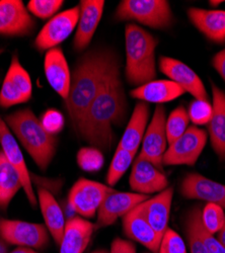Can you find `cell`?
<instances>
[{"label":"cell","mask_w":225,"mask_h":253,"mask_svg":"<svg viewBox=\"0 0 225 253\" xmlns=\"http://www.w3.org/2000/svg\"><path fill=\"white\" fill-rule=\"evenodd\" d=\"M0 146H1V151L4 156L18 172L20 179H22L23 189L29 203L33 208H36L38 205V199L24 154L19 148L16 138H14L12 132L1 117H0Z\"/></svg>","instance_id":"7c38bea8"},{"label":"cell","mask_w":225,"mask_h":253,"mask_svg":"<svg viewBox=\"0 0 225 253\" xmlns=\"http://www.w3.org/2000/svg\"><path fill=\"white\" fill-rule=\"evenodd\" d=\"M212 6H217V5H219L220 3H222V1H210L209 2Z\"/></svg>","instance_id":"7bdbcfd3"},{"label":"cell","mask_w":225,"mask_h":253,"mask_svg":"<svg viewBox=\"0 0 225 253\" xmlns=\"http://www.w3.org/2000/svg\"><path fill=\"white\" fill-rule=\"evenodd\" d=\"M158 253H188L185 241L171 228L165 232L159 245Z\"/></svg>","instance_id":"d590c367"},{"label":"cell","mask_w":225,"mask_h":253,"mask_svg":"<svg viewBox=\"0 0 225 253\" xmlns=\"http://www.w3.org/2000/svg\"><path fill=\"white\" fill-rule=\"evenodd\" d=\"M187 112L190 121L195 126L208 125L213 113L212 102L204 99H194L191 101Z\"/></svg>","instance_id":"836d02e7"},{"label":"cell","mask_w":225,"mask_h":253,"mask_svg":"<svg viewBox=\"0 0 225 253\" xmlns=\"http://www.w3.org/2000/svg\"><path fill=\"white\" fill-rule=\"evenodd\" d=\"M201 215L202 208L196 206L188 211L183 219V230H185L190 253H208L198 229V220Z\"/></svg>","instance_id":"f1b7e54d"},{"label":"cell","mask_w":225,"mask_h":253,"mask_svg":"<svg viewBox=\"0 0 225 253\" xmlns=\"http://www.w3.org/2000/svg\"><path fill=\"white\" fill-rule=\"evenodd\" d=\"M62 0H31L28 3V10L41 19L52 18L63 5Z\"/></svg>","instance_id":"e575fe53"},{"label":"cell","mask_w":225,"mask_h":253,"mask_svg":"<svg viewBox=\"0 0 225 253\" xmlns=\"http://www.w3.org/2000/svg\"><path fill=\"white\" fill-rule=\"evenodd\" d=\"M129 185L133 193L148 196L165 191L169 187V180L165 172L151 162L137 156L132 165Z\"/></svg>","instance_id":"2e32d148"},{"label":"cell","mask_w":225,"mask_h":253,"mask_svg":"<svg viewBox=\"0 0 225 253\" xmlns=\"http://www.w3.org/2000/svg\"><path fill=\"white\" fill-rule=\"evenodd\" d=\"M189 123L190 119L188 112L182 105H180V107L175 109L171 113L169 118H167L166 122L168 143H173L185 133L189 128Z\"/></svg>","instance_id":"4dcf8cb0"},{"label":"cell","mask_w":225,"mask_h":253,"mask_svg":"<svg viewBox=\"0 0 225 253\" xmlns=\"http://www.w3.org/2000/svg\"><path fill=\"white\" fill-rule=\"evenodd\" d=\"M44 224L0 218V238L7 244L32 249H43L50 242Z\"/></svg>","instance_id":"52a82bcc"},{"label":"cell","mask_w":225,"mask_h":253,"mask_svg":"<svg viewBox=\"0 0 225 253\" xmlns=\"http://www.w3.org/2000/svg\"><path fill=\"white\" fill-rule=\"evenodd\" d=\"M110 253H136V247L129 240L116 238L111 244Z\"/></svg>","instance_id":"f35d334b"},{"label":"cell","mask_w":225,"mask_h":253,"mask_svg":"<svg viewBox=\"0 0 225 253\" xmlns=\"http://www.w3.org/2000/svg\"><path fill=\"white\" fill-rule=\"evenodd\" d=\"M35 28V19L23 1L0 0V36L26 37Z\"/></svg>","instance_id":"4fadbf2b"},{"label":"cell","mask_w":225,"mask_h":253,"mask_svg":"<svg viewBox=\"0 0 225 253\" xmlns=\"http://www.w3.org/2000/svg\"><path fill=\"white\" fill-rule=\"evenodd\" d=\"M167 113L162 104H157L153 117L147 126L144 137L141 143L139 157L151 162L159 170L163 171V155L168 147V138L166 132Z\"/></svg>","instance_id":"30bf717a"},{"label":"cell","mask_w":225,"mask_h":253,"mask_svg":"<svg viewBox=\"0 0 225 253\" xmlns=\"http://www.w3.org/2000/svg\"><path fill=\"white\" fill-rule=\"evenodd\" d=\"M3 120L36 165L45 171L56 154L57 137L44 128L29 108L13 112Z\"/></svg>","instance_id":"3957f363"},{"label":"cell","mask_w":225,"mask_h":253,"mask_svg":"<svg viewBox=\"0 0 225 253\" xmlns=\"http://www.w3.org/2000/svg\"><path fill=\"white\" fill-rule=\"evenodd\" d=\"M79 19V5L57 13L40 31L34 45L39 52L57 48L75 30Z\"/></svg>","instance_id":"8fae6325"},{"label":"cell","mask_w":225,"mask_h":253,"mask_svg":"<svg viewBox=\"0 0 225 253\" xmlns=\"http://www.w3.org/2000/svg\"><path fill=\"white\" fill-rule=\"evenodd\" d=\"M76 161L81 169L87 172H96L104 166L105 158L100 150L94 147H83L76 155Z\"/></svg>","instance_id":"1f68e13d"},{"label":"cell","mask_w":225,"mask_h":253,"mask_svg":"<svg viewBox=\"0 0 225 253\" xmlns=\"http://www.w3.org/2000/svg\"><path fill=\"white\" fill-rule=\"evenodd\" d=\"M180 194L185 199L205 201L225 209V185L197 172L182 178Z\"/></svg>","instance_id":"e0dca14e"},{"label":"cell","mask_w":225,"mask_h":253,"mask_svg":"<svg viewBox=\"0 0 225 253\" xmlns=\"http://www.w3.org/2000/svg\"><path fill=\"white\" fill-rule=\"evenodd\" d=\"M198 229L200 232L201 238L204 244H205V247L208 253H225V247L218 241L216 237H214V235L209 233V232L205 229V227L203 226L202 215L198 220Z\"/></svg>","instance_id":"74e56055"},{"label":"cell","mask_w":225,"mask_h":253,"mask_svg":"<svg viewBox=\"0 0 225 253\" xmlns=\"http://www.w3.org/2000/svg\"><path fill=\"white\" fill-rule=\"evenodd\" d=\"M2 52H3V50H2V49H0V54H1Z\"/></svg>","instance_id":"f6af8a7d"},{"label":"cell","mask_w":225,"mask_h":253,"mask_svg":"<svg viewBox=\"0 0 225 253\" xmlns=\"http://www.w3.org/2000/svg\"><path fill=\"white\" fill-rule=\"evenodd\" d=\"M103 0H81L79 2V19L73 40V48L77 52L85 51L90 44L103 16Z\"/></svg>","instance_id":"ac0fdd59"},{"label":"cell","mask_w":225,"mask_h":253,"mask_svg":"<svg viewBox=\"0 0 225 253\" xmlns=\"http://www.w3.org/2000/svg\"><path fill=\"white\" fill-rule=\"evenodd\" d=\"M148 196L137 193H123L116 189L109 194L100 205L96 214V229L113 225L118 219L130 213L138 205L146 201Z\"/></svg>","instance_id":"9a60e30c"},{"label":"cell","mask_w":225,"mask_h":253,"mask_svg":"<svg viewBox=\"0 0 225 253\" xmlns=\"http://www.w3.org/2000/svg\"><path fill=\"white\" fill-rule=\"evenodd\" d=\"M211 63L213 68L225 81V48L213 56Z\"/></svg>","instance_id":"ab89813d"},{"label":"cell","mask_w":225,"mask_h":253,"mask_svg":"<svg viewBox=\"0 0 225 253\" xmlns=\"http://www.w3.org/2000/svg\"><path fill=\"white\" fill-rule=\"evenodd\" d=\"M183 93H186L185 90L171 80H153L134 88L130 94L139 101L162 104L177 99Z\"/></svg>","instance_id":"4316f807"},{"label":"cell","mask_w":225,"mask_h":253,"mask_svg":"<svg viewBox=\"0 0 225 253\" xmlns=\"http://www.w3.org/2000/svg\"><path fill=\"white\" fill-rule=\"evenodd\" d=\"M157 40L146 30L134 24L125 28V76L130 85L139 87L155 80V50Z\"/></svg>","instance_id":"277c9868"},{"label":"cell","mask_w":225,"mask_h":253,"mask_svg":"<svg viewBox=\"0 0 225 253\" xmlns=\"http://www.w3.org/2000/svg\"><path fill=\"white\" fill-rule=\"evenodd\" d=\"M41 124L43 125L44 128L52 135L60 133L64 128L65 120L63 115L56 110H49L47 111L42 119L40 120Z\"/></svg>","instance_id":"8d00e7d4"},{"label":"cell","mask_w":225,"mask_h":253,"mask_svg":"<svg viewBox=\"0 0 225 253\" xmlns=\"http://www.w3.org/2000/svg\"><path fill=\"white\" fill-rule=\"evenodd\" d=\"M44 71L50 86L65 101L69 95L71 72L66 57L60 48H54L46 53Z\"/></svg>","instance_id":"d6986e66"},{"label":"cell","mask_w":225,"mask_h":253,"mask_svg":"<svg viewBox=\"0 0 225 253\" xmlns=\"http://www.w3.org/2000/svg\"><path fill=\"white\" fill-rule=\"evenodd\" d=\"M37 199L45 221V226L54 242L59 246L66 224L63 211L54 196L44 187L38 188Z\"/></svg>","instance_id":"484cf974"},{"label":"cell","mask_w":225,"mask_h":253,"mask_svg":"<svg viewBox=\"0 0 225 253\" xmlns=\"http://www.w3.org/2000/svg\"><path fill=\"white\" fill-rule=\"evenodd\" d=\"M122 219L123 231L130 240L146 247L151 253H158L162 236L151 227L137 207Z\"/></svg>","instance_id":"44dd1931"},{"label":"cell","mask_w":225,"mask_h":253,"mask_svg":"<svg viewBox=\"0 0 225 253\" xmlns=\"http://www.w3.org/2000/svg\"><path fill=\"white\" fill-rule=\"evenodd\" d=\"M32 95L33 83L30 74L20 64L17 55L14 54L0 89V108L9 109L28 102Z\"/></svg>","instance_id":"9c48e42d"},{"label":"cell","mask_w":225,"mask_h":253,"mask_svg":"<svg viewBox=\"0 0 225 253\" xmlns=\"http://www.w3.org/2000/svg\"><path fill=\"white\" fill-rule=\"evenodd\" d=\"M92 253H110V251H107V250H97V251H94Z\"/></svg>","instance_id":"ee69618b"},{"label":"cell","mask_w":225,"mask_h":253,"mask_svg":"<svg viewBox=\"0 0 225 253\" xmlns=\"http://www.w3.org/2000/svg\"><path fill=\"white\" fill-rule=\"evenodd\" d=\"M159 70L177 83L185 92L190 93L195 99L208 100V93L205 85L197 73L185 63L180 60L162 56L158 60Z\"/></svg>","instance_id":"5bb4252c"},{"label":"cell","mask_w":225,"mask_h":253,"mask_svg":"<svg viewBox=\"0 0 225 253\" xmlns=\"http://www.w3.org/2000/svg\"><path fill=\"white\" fill-rule=\"evenodd\" d=\"M20 189L23 183L18 172L0 149V209L6 210Z\"/></svg>","instance_id":"83f0119b"},{"label":"cell","mask_w":225,"mask_h":253,"mask_svg":"<svg viewBox=\"0 0 225 253\" xmlns=\"http://www.w3.org/2000/svg\"><path fill=\"white\" fill-rule=\"evenodd\" d=\"M113 191V187L105 183L81 177L70 188L68 206L80 217L90 219L97 214L100 205Z\"/></svg>","instance_id":"8992f818"},{"label":"cell","mask_w":225,"mask_h":253,"mask_svg":"<svg viewBox=\"0 0 225 253\" xmlns=\"http://www.w3.org/2000/svg\"><path fill=\"white\" fill-rule=\"evenodd\" d=\"M120 68L119 63L111 71L76 133L101 152H110L115 141L114 128L122 126L126 120L128 102Z\"/></svg>","instance_id":"6da1fadb"},{"label":"cell","mask_w":225,"mask_h":253,"mask_svg":"<svg viewBox=\"0 0 225 253\" xmlns=\"http://www.w3.org/2000/svg\"><path fill=\"white\" fill-rule=\"evenodd\" d=\"M95 229V224L83 217L69 218L66 221L62 240L59 245V253H84Z\"/></svg>","instance_id":"603a6c76"},{"label":"cell","mask_w":225,"mask_h":253,"mask_svg":"<svg viewBox=\"0 0 225 253\" xmlns=\"http://www.w3.org/2000/svg\"><path fill=\"white\" fill-rule=\"evenodd\" d=\"M212 118L208 124V134L212 149L220 161H225V91L211 82Z\"/></svg>","instance_id":"cb8c5ba5"},{"label":"cell","mask_w":225,"mask_h":253,"mask_svg":"<svg viewBox=\"0 0 225 253\" xmlns=\"http://www.w3.org/2000/svg\"><path fill=\"white\" fill-rule=\"evenodd\" d=\"M202 223L212 235L218 233L225 223L224 209L217 205L207 203L202 210Z\"/></svg>","instance_id":"d6a6232c"},{"label":"cell","mask_w":225,"mask_h":253,"mask_svg":"<svg viewBox=\"0 0 225 253\" xmlns=\"http://www.w3.org/2000/svg\"><path fill=\"white\" fill-rule=\"evenodd\" d=\"M119 63L115 52L108 48L91 49L77 60L71 73L69 95L64 101L75 134L91 102Z\"/></svg>","instance_id":"7a4b0ae2"},{"label":"cell","mask_w":225,"mask_h":253,"mask_svg":"<svg viewBox=\"0 0 225 253\" xmlns=\"http://www.w3.org/2000/svg\"><path fill=\"white\" fill-rule=\"evenodd\" d=\"M216 238L225 247V223H224L223 227L221 228V230L217 233V237Z\"/></svg>","instance_id":"b9f144b4"},{"label":"cell","mask_w":225,"mask_h":253,"mask_svg":"<svg viewBox=\"0 0 225 253\" xmlns=\"http://www.w3.org/2000/svg\"><path fill=\"white\" fill-rule=\"evenodd\" d=\"M173 199L174 187L170 186L137 206L142 215L160 236H163L169 228Z\"/></svg>","instance_id":"ffe728a7"},{"label":"cell","mask_w":225,"mask_h":253,"mask_svg":"<svg viewBox=\"0 0 225 253\" xmlns=\"http://www.w3.org/2000/svg\"><path fill=\"white\" fill-rule=\"evenodd\" d=\"M149 103L138 101L118 147L137 154L148 126Z\"/></svg>","instance_id":"d4e9b609"},{"label":"cell","mask_w":225,"mask_h":253,"mask_svg":"<svg viewBox=\"0 0 225 253\" xmlns=\"http://www.w3.org/2000/svg\"><path fill=\"white\" fill-rule=\"evenodd\" d=\"M114 17L121 22H136L156 30L169 29L174 23L172 7L167 0H122Z\"/></svg>","instance_id":"5b68a950"},{"label":"cell","mask_w":225,"mask_h":253,"mask_svg":"<svg viewBox=\"0 0 225 253\" xmlns=\"http://www.w3.org/2000/svg\"><path fill=\"white\" fill-rule=\"evenodd\" d=\"M135 156L136 154L129 152L125 149H122L120 147H117L106 176L107 185L113 187L119 182L123 175L129 169V167L134 161Z\"/></svg>","instance_id":"f546056e"},{"label":"cell","mask_w":225,"mask_h":253,"mask_svg":"<svg viewBox=\"0 0 225 253\" xmlns=\"http://www.w3.org/2000/svg\"><path fill=\"white\" fill-rule=\"evenodd\" d=\"M208 134L196 126H191L180 138L169 144L163 155V166H194L205 148Z\"/></svg>","instance_id":"ba28073f"},{"label":"cell","mask_w":225,"mask_h":253,"mask_svg":"<svg viewBox=\"0 0 225 253\" xmlns=\"http://www.w3.org/2000/svg\"><path fill=\"white\" fill-rule=\"evenodd\" d=\"M187 13L193 26L209 41L225 44V10L191 7Z\"/></svg>","instance_id":"7402d4cb"},{"label":"cell","mask_w":225,"mask_h":253,"mask_svg":"<svg viewBox=\"0 0 225 253\" xmlns=\"http://www.w3.org/2000/svg\"><path fill=\"white\" fill-rule=\"evenodd\" d=\"M8 253H38L35 249L27 248V247H17L14 250L8 252Z\"/></svg>","instance_id":"60d3db41"}]
</instances>
